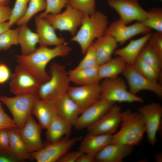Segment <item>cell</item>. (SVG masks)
<instances>
[{
	"mask_svg": "<svg viewBox=\"0 0 162 162\" xmlns=\"http://www.w3.org/2000/svg\"><path fill=\"white\" fill-rule=\"evenodd\" d=\"M70 47L64 44L52 48L40 46L27 55H16V62L32 74L41 84L48 81L50 76L46 70L49 62L58 57H65L71 51Z\"/></svg>",
	"mask_w": 162,
	"mask_h": 162,
	"instance_id": "1",
	"label": "cell"
},
{
	"mask_svg": "<svg viewBox=\"0 0 162 162\" xmlns=\"http://www.w3.org/2000/svg\"><path fill=\"white\" fill-rule=\"evenodd\" d=\"M107 16L100 11H95L91 15L85 14L79 30L70 41L80 45L81 53L85 55L95 39L105 35L108 27Z\"/></svg>",
	"mask_w": 162,
	"mask_h": 162,
	"instance_id": "2",
	"label": "cell"
},
{
	"mask_svg": "<svg viewBox=\"0 0 162 162\" xmlns=\"http://www.w3.org/2000/svg\"><path fill=\"white\" fill-rule=\"evenodd\" d=\"M120 129L113 134L111 143H118L132 147L139 145L145 133L142 115L130 110L122 113Z\"/></svg>",
	"mask_w": 162,
	"mask_h": 162,
	"instance_id": "3",
	"label": "cell"
},
{
	"mask_svg": "<svg viewBox=\"0 0 162 162\" xmlns=\"http://www.w3.org/2000/svg\"><path fill=\"white\" fill-rule=\"evenodd\" d=\"M49 72L50 79L40 84L37 94L39 99L54 102L67 93L70 82L68 72L63 65L53 62Z\"/></svg>",
	"mask_w": 162,
	"mask_h": 162,
	"instance_id": "4",
	"label": "cell"
},
{
	"mask_svg": "<svg viewBox=\"0 0 162 162\" xmlns=\"http://www.w3.org/2000/svg\"><path fill=\"white\" fill-rule=\"evenodd\" d=\"M38 98L37 94H30L11 97L1 96L0 100L9 110L16 127L20 129L32 115L34 105Z\"/></svg>",
	"mask_w": 162,
	"mask_h": 162,
	"instance_id": "5",
	"label": "cell"
},
{
	"mask_svg": "<svg viewBox=\"0 0 162 162\" xmlns=\"http://www.w3.org/2000/svg\"><path fill=\"white\" fill-rule=\"evenodd\" d=\"M100 85L101 90L100 99L114 103L144 101L142 98L128 91L124 81L119 76L112 79H105Z\"/></svg>",
	"mask_w": 162,
	"mask_h": 162,
	"instance_id": "6",
	"label": "cell"
},
{
	"mask_svg": "<svg viewBox=\"0 0 162 162\" xmlns=\"http://www.w3.org/2000/svg\"><path fill=\"white\" fill-rule=\"evenodd\" d=\"M85 14L68 4L64 11L58 14H49L44 18L53 28L69 32L74 36L82 24Z\"/></svg>",
	"mask_w": 162,
	"mask_h": 162,
	"instance_id": "7",
	"label": "cell"
},
{
	"mask_svg": "<svg viewBox=\"0 0 162 162\" xmlns=\"http://www.w3.org/2000/svg\"><path fill=\"white\" fill-rule=\"evenodd\" d=\"M81 136L70 138L65 136L53 142L48 143L40 150L31 153L34 160L37 162H55L68 152Z\"/></svg>",
	"mask_w": 162,
	"mask_h": 162,
	"instance_id": "8",
	"label": "cell"
},
{
	"mask_svg": "<svg viewBox=\"0 0 162 162\" xmlns=\"http://www.w3.org/2000/svg\"><path fill=\"white\" fill-rule=\"evenodd\" d=\"M10 92L15 95L37 94L41 84L27 70L18 64L11 74Z\"/></svg>",
	"mask_w": 162,
	"mask_h": 162,
	"instance_id": "9",
	"label": "cell"
},
{
	"mask_svg": "<svg viewBox=\"0 0 162 162\" xmlns=\"http://www.w3.org/2000/svg\"><path fill=\"white\" fill-rule=\"evenodd\" d=\"M122 74L128 82L129 91L132 94L136 95L139 92L146 90L153 92L159 98H161L162 86L143 76L132 65L127 64Z\"/></svg>",
	"mask_w": 162,
	"mask_h": 162,
	"instance_id": "10",
	"label": "cell"
},
{
	"mask_svg": "<svg viewBox=\"0 0 162 162\" xmlns=\"http://www.w3.org/2000/svg\"><path fill=\"white\" fill-rule=\"evenodd\" d=\"M138 110L143 119L147 140L154 146L157 133L160 129L162 107L159 103L153 102L139 107Z\"/></svg>",
	"mask_w": 162,
	"mask_h": 162,
	"instance_id": "11",
	"label": "cell"
},
{
	"mask_svg": "<svg viewBox=\"0 0 162 162\" xmlns=\"http://www.w3.org/2000/svg\"><path fill=\"white\" fill-rule=\"evenodd\" d=\"M128 25L120 19L115 21L108 26L105 35L112 36L118 44L122 45L134 36L140 34H145L152 30L145 26L141 22Z\"/></svg>",
	"mask_w": 162,
	"mask_h": 162,
	"instance_id": "12",
	"label": "cell"
},
{
	"mask_svg": "<svg viewBox=\"0 0 162 162\" xmlns=\"http://www.w3.org/2000/svg\"><path fill=\"white\" fill-rule=\"evenodd\" d=\"M109 6L119 15L120 19L127 24L134 21L142 22L147 17L145 10L137 0H107Z\"/></svg>",
	"mask_w": 162,
	"mask_h": 162,
	"instance_id": "13",
	"label": "cell"
},
{
	"mask_svg": "<svg viewBox=\"0 0 162 162\" xmlns=\"http://www.w3.org/2000/svg\"><path fill=\"white\" fill-rule=\"evenodd\" d=\"M115 104L100 98L83 111L73 126L77 130L87 128L99 120Z\"/></svg>",
	"mask_w": 162,
	"mask_h": 162,
	"instance_id": "14",
	"label": "cell"
},
{
	"mask_svg": "<svg viewBox=\"0 0 162 162\" xmlns=\"http://www.w3.org/2000/svg\"><path fill=\"white\" fill-rule=\"evenodd\" d=\"M122 113L121 107L115 104L99 120L87 128L88 133L114 134L121 123Z\"/></svg>",
	"mask_w": 162,
	"mask_h": 162,
	"instance_id": "15",
	"label": "cell"
},
{
	"mask_svg": "<svg viewBox=\"0 0 162 162\" xmlns=\"http://www.w3.org/2000/svg\"><path fill=\"white\" fill-rule=\"evenodd\" d=\"M101 92L99 83L78 86H70L67 93L83 111L100 99Z\"/></svg>",
	"mask_w": 162,
	"mask_h": 162,
	"instance_id": "16",
	"label": "cell"
},
{
	"mask_svg": "<svg viewBox=\"0 0 162 162\" xmlns=\"http://www.w3.org/2000/svg\"><path fill=\"white\" fill-rule=\"evenodd\" d=\"M42 128L31 115L23 126L19 129L21 137L31 152L38 151L44 146L41 139Z\"/></svg>",
	"mask_w": 162,
	"mask_h": 162,
	"instance_id": "17",
	"label": "cell"
},
{
	"mask_svg": "<svg viewBox=\"0 0 162 162\" xmlns=\"http://www.w3.org/2000/svg\"><path fill=\"white\" fill-rule=\"evenodd\" d=\"M35 21L40 46H56L64 44V38L57 36L55 29L44 18L39 15L36 16H35Z\"/></svg>",
	"mask_w": 162,
	"mask_h": 162,
	"instance_id": "18",
	"label": "cell"
},
{
	"mask_svg": "<svg viewBox=\"0 0 162 162\" xmlns=\"http://www.w3.org/2000/svg\"><path fill=\"white\" fill-rule=\"evenodd\" d=\"M57 115L74 125L82 112L78 104L66 93L54 102Z\"/></svg>",
	"mask_w": 162,
	"mask_h": 162,
	"instance_id": "19",
	"label": "cell"
},
{
	"mask_svg": "<svg viewBox=\"0 0 162 162\" xmlns=\"http://www.w3.org/2000/svg\"><path fill=\"white\" fill-rule=\"evenodd\" d=\"M133 147L111 143L104 147L94 156L96 162H121L132 152Z\"/></svg>",
	"mask_w": 162,
	"mask_h": 162,
	"instance_id": "20",
	"label": "cell"
},
{
	"mask_svg": "<svg viewBox=\"0 0 162 162\" xmlns=\"http://www.w3.org/2000/svg\"><path fill=\"white\" fill-rule=\"evenodd\" d=\"M152 33L150 32L138 39L131 40L125 46L116 49L113 54L120 57L127 64L133 65Z\"/></svg>",
	"mask_w": 162,
	"mask_h": 162,
	"instance_id": "21",
	"label": "cell"
},
{
	"mask_svg": "<svg viewBox=\"0 0 162 162\" xmlns=\"http://www.w3.org/2000/svg\"><path fill=\"white\" fill-rule=\"evenodd\" d=\"M32 114L38 119L42 129H45L57 116L54 102L39 98L34 105Z\"/></svg>",
	"mask_w": 162,
	"mask_h": 162,
	"instance_id": "22",
	"label": "cell"
},
{
	"mask_svg": "<svg viewBox=\"0 0 162 162\" xmlns=\"http://www.w3.org/2000/svg\"><path fill=\"white\" fill-rule=\"evenodd\" d=\"M112 135L88 133L82 140L79 150L83 153L95 156L104 147L111 143Z\"/></svg>",
	"mask_w": 162,
	"mask_h": 162,
	"instance_id": "23",
	"label": "cell"
},
{
	"mask_svg": "<svg viewBox=\"0 0 162 162\" xmlns=\"http://www.w3.org/2000/svg\"><path fill=\"white\" fill-rule=\"evenodd\" d=\"M95 50L98 66L107 62L118 46V43L112 36L104 35L96 39L92 43Z\"/></svg>",
	"mask_w": 162,
	"mask_h": 162,
	"instance_id": "24",
	"label": "cell"
},
{
	"mask_svg": "<svg viewBox=\"0 0 162 162\" xmlns=\"http://www.w3.org/2000/svg\"><path fill=\"white\" fill-rule=\"evenodd\" d=\"M98 67L70 70L68 73L70 82L79 86L99 84L101 79Z\"/></svg>",
	"mask_w": 162,
	"mask_h": 162,
	"instance_id": "25",
	"label": "cell"
},
{
	"mask_svg": "<svg viewBox=\"0 0 162 162\" xmlns=\"http://www.w3.org/2000/svg\"><path fill=\"white\" fill-rule=\"evenodd\" d=\"M9 150L21 161L33 160L31 153L26 147L20 134L19 129L16 127L8 130Z\"/></svg>",
	"mask_w": 162,
	"mask_h": 162,
	"instance_id": "26",
	"label": "cell"
},
{
	"mask_svg": "<svg viewBox=\"0 0 162 162\" xmlns=\"http://www.w3.org/2000/svg\"><path fill=\"white\" fill-rule=\"evenodd\" d=\"M73 126V124L57 116L46 129L48 143L57 142L64 136L68 137Z\"/></svg>",
	"mask_w": 162,
	"mask_h": 162,
	"instance_id": "27",
	"label": "cell"
},
{
	"mask_svg": "<svg viewBox=\"0 0 162 162\" xmlns=\"http://www.w3.org/2000/svg\"><path fill=\"white\" fill-rule=\"evenodd\" d=\"M18 36V44H20L22 55H27L36 50V45L39 43V38L37 33L32 32L27 24L20 26Z\"/></svg>",
	"mask_w": 162,
	"mask_h": 162,
	"instance_id": "28",
	"label": "cell"
},
{
	"mask_svg": "<svg viewBox=\"0 0 162 162\" xmlns=\"http://www.w3.org/2000/svg\"><path fill=\"white\" fill-rule=\"evenodd\" d=\"M127 64L120 57L112 58L98 67V73L100 78L114 79L122 74Z\"/></svg>",
	"mask_w": 162,
	"mask_h": 162,
	"instance_id": "29",
	"label": "cell"
},
{
	"mask_svg": "<svg viewBox=\"0 0 162 162\" xmlns=\"http://www.w3.org/2000/svg\"><path fill=\"white\" fill-rule=\"evenodd\" d=\"M139 56L158 72L161 73L162 58L147 43L144 46Z\"/></svg>",
	"mask_w": 162,
	"mask_h": 162,
	"instance_id": "30",
	"label": "cell"
},
{
	"mask_svg": "<svg viewBox=\"0 0 162 162\" xmlns=\"http://www.w3.org/2000/svg\"><path fill=\"white\" fill-rule=\"evenodd\" d=\"M147 17L141 22L146 27L162 32V8L154 7L147 11Z\"/></svg>",
	"mask_w": 162,
	"mask_h": 162,
	"instance_id": "31",
	"label": "cell"
},
{
	"mask_svg": "<svg viewBox=\"0 0 162 162\" xmlns=\"http://www.w3.org/2000/svg\"><path fill=\"white\" fill-rule=\"evenodd\" d=\"M45 0H30L27 10L24 16L16 23L19 26L27 23L38 13L44 11L46 8Z\"/></svg>",
	"mask_w": 162,
	"mask_h": 162,
	"instance_id": "32",
	"label": "cell"
},
{
	"mask_svg": "<svg viewBox=\"0 0 162 162\" xmlns=\"http://www.w3.org/2000/svg\"><path fill=\"white\" fill-rule=\"evenodd\" d=\"M132 65L142 75L153 81L158 82L160 78L161 73L157 72L139 56Z\"/></svg>",
	"mask_w": 162,
	"mask_h": 162,
	"instance_id": "33",
	"label": "cell"
},
{
	"mask_svg": "<svg viewBox=\"0 0 162 162\" xmlns=\"http://www.w3.org/2000/svg\"><path fill=\"white\" fill-rule=\"evenodd\" d=\"M19 31V27L14 29H9L0 35V51L18 44Z\"/></svg>",
	"mask_w": 162,
	"mask_h": 162,
	"instance_id": "34",
	"label": "cell"
},
{
	"mask_svg": "<svg viewBox=\"0 0 162 162\" xmlns=\"http://www.w3.org/2000/svg\"><path fill=\"white\" fill-rule=\"evenodd\" d=\"M30 1V0H16L8 21L11 26L16 24L17 21L24 16Z\"/></svg>",
	"mask_w": 162,
	"mask_h": 162,
	"instance_id": "35",
	"label": "cell"
},
{
	"mask_svg": "<svg viewBox=\"0 0 162 162\" xmlns=\"http://www.w3.org/2000/svg\"><path fill=\"white\" fill-rule=\"evenodd\" d=\"M96 0H68V4L85 14L91 15L95 11Z\"/></svg>",
	"mask_w": 162,
	"mask_h": 162,
	"instance_id": "36",
	"label": "cell"
},
{
	"mask_svg": "<svg viewBox=\"0 0 162 162\" xmlns=\"http://www.w3.org/2000/svg\"><path fill=\"white\" fill-rule=\"evenodd\" d=\"M46 7L45 10L39 16L44 17L49 14H56L61 13L63 8L68 4V0H45Z\"/></svg>",
	"mask_w": 162,
	"mask_h": 162,
	"instance_id": "37",
	"label": "cell"
},
{
	"mask_svg": "<svg viewBox=\"0 0 162 162\" xmlns=\"http://www.w3.org/2000/svg\"><path fill=\"white\" fill-rule=\"evenodd\" d=\"M85 55L83 58L75 69H80L98 66L95 49L92 43Z\"/></svg>",
	"mask_w": 162,
	"mask_h": 162,
	"instance_id": "38",
	"label": "cell"
},
{
	"mask_svg": "<svg viewBox=\"0 0 162 162\" xmlns=\"http://www.w3.org/2000/svg\"><path fill=\"white\" fill-rule=\"evenodd\" d=\"M147 43L162 58V32L152 33Z\"/></svg>",
	"mask_w": 162,
	"mask_h": 162,
	"instance_id": "39",
	"label": "cell"
},
{
	"mask_svg": "<svg viewBox=\"0 0 162 162\" xmlns=\"http://www.w3.org/2000/svg\"><path fill=\"white\" fill-rule=\"evenodd\" d=\"M16 127L13 119L5 113L0 102V130L9 129Z\"/></svg>",
	"mask_w": 162,
	"mask_h": 162,
	"instance_id": "40",
	"label": "cell"
},
{
	"mask_svg": "<svg viewBox=\"0 0 162 162\" xmlns=\"http://www.w3.org/2000/svg\"><path fill=\"white\" fill-rule=\"evenodd\" d=\"M83 153L81 151H73L65 153L58 161V162H76L78 158Z\"/></svg>",
	"mask_w": 162,
	"mask_h": 162,
	"instance_id": "41",
	"label": "cell"
},
{
	"mask_svg": "<svg viewBox=\"0 0 162 162\" xmlns=\"http://www.w3.org/2000/svg\"><path fill=\"white\" fill-rule=\"evenodd\" d=\"M9 150V136L8 130H0V151Z\"/></svg>",
	"mask_w": 162,
	"mask_h": 162,
	"instance_id": "42",
	"label": "cell"
},
{
	"mask_svg": "<svg viewBox=\"0 0 162 162\" xmlns=\"http://www.w3.org/2000/svg\"><path fill=\"white\" fill-rule=\"evenodd\" d=\"M8 67L4 63L0 64V84H3L10 79L11 75Z\"/></svg>",
	"mask_w": 162,
	"mask_h": 162,
	"instance_id": "43",
	"label": "cell"
},
{
	"mask_svg": "<svg viewBox=\"0 0 162 162\" xmlns=\"http://www.w3.org/2000/svg\"><path fill=\"white\" fill-rule=\"evenodd\" d=\"M21 161L9 150L0 151V162H19Z\"/></svg>",
	"mask_w": 162,
	"mask_h": 162,
	"instance_id": "44",
	"label": "cell"
},
{
	"mask_svg": "<svg viewBox=\"0 0 162 162\" xmlns=\"http://www.w3.org/2000/svg\"><path fill=\"white\" fill-rule=\"evenodd\" d=\"M12 9L8 6H0V23L9 20Z\"/></svg>",
	"mask_w": 162,
	"mask_h": 162,
	"instance_id": "45",
	"label": "cell"
},
{
	"mask_svg": "<svg viewBox=\"0 0 162 162\" xmlns=\"http://www.w3.org/2000/svg\"><path fill=\"white\" fill-rule=\"evenodd\" d=\"M96 162L94 156L89 154L83 153L78 159L76 162Z\"/></svg>",
	"mask_w": 162,
	"mask_h": 162,
	"instance_id": "46",
	"label": "cell"
},
{
	"mask_svg": "<svg viewBox=\"0 0 162 162\" xmlns=\"http://www.w3.org/2000/svg\"><path fill=\"white\" fill-rule=\"evenodd\" d=\"M10 27L8 22L0 23V35L9 29Z\"/></svg>",
	"mask_w": 162,
	"mask_h": 162,
	"instance_id": "47",
	"label": "cell"
},
{
	"mask_svg": "<svg viewBox=\"0 0 162 162\" xmlns=\"http://www.w3.org/2000/svg\"><path fill=\"white\" fill-rule=\"evenodd\" d=\"M155 159L156 162H161L162 160V154L161 153H158L156 154Z\"/></svg>",
	"mask_w": 162,
	"mask_h": 162,
	"instance_id": "48",
	"label": "cell"
},
{
	"mask_svg": "<svg viewBox=\"0 0 162 162\" xmlns=\"http://www.w3.org/2000/svg\"><path fill=\"white\" fill-rule=\"evenodd\" d=\"M10 0H0V6H8Z\"/></svg>",
	"mask_w": 162,
	"mask_h": 162,
	"instance_id": "49",
	"label": "cell"
},
{
	"mask_svg": "<svg viewBox=\"0 0 162 162\" xmlns=\"http://www.w3.org/2000/svg\"><path fill=\"white\" fill-rule=\"evenodd\" d=\"M0 98H1V96H0V102L1 101L0 100Z\"/></svg>",
	"mask_w": 162,
	"mask_h": 162,
	"instance_id": "50",
	"label": "cell"
},
{
	"mask_svg": "<svg viewBox=\"0 0 162 162\" xmlns=\"http://www.w3.org/2000/svg\"><path fill=\"white\" fill-rule=\"evenodd\" d=\"M161 0V1H162V0Z\"/></svg>",
	"mask_w": 162,
	"mask_h": 162,
	"instance_id": "51",
	"label": "cell"
},
{
	"mask_svg": "<svg viewBox=\"0 0 162 162\" xmlns=\"http://www.w3.org/2000/svg\"></svg>",
	"mask_w": 162,
	"mask_h": 162,
	"instance_id": "52",
	"label": "cell"
}]
</instances>
